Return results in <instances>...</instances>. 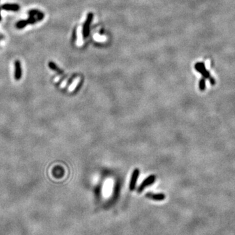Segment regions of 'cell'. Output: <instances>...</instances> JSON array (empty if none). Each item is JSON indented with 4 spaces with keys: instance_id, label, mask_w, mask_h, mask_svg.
<instances>
[{
    "instance_id": "1",
    "label": "cell",
    "mask_w": 235,
    "mask_h": 235,
    "mask_svg": "<svg viewBox=\"0 0 235 235\" xmlns=\"http://www.w3.org/2000/svg\"><path fill=\"white\" fill-rule=\"evenodd\" d=\"M195 68L197 71L200 73L202 75L203 78L205 79H208V80L209 79H210V77H211L210 73L206 69V67H205V65L204 63L197 62L195 65Z\"/></svg>"
},
{
    "instance_id": "2",
    "label": "cell",
    "mask_w": 235,
    "mask_h": 235,
    "mask_svg": "<svg viewBox=\"0 0 235 235\" xmlns=\"http://www.w3.org/2000/svg\"><path fill=\"white\" fill-rule=\"evenodd\" d=\"M156 177L155 175L149 176L144 180V181L142 182V184L139 186L138 188L137 189V192L138 193L142 192V191H144V189L146 188H147V187L151 186V185L154 184L155 181H156Z\"/></svg>"
},
{
    "instance_id": "3",
    "label": "cell",
    "mask_w": 235,
    "mask_h": 235,
    "mask_svg": "<svg viewBox=\"0 0 235 235\" xmlns=\"http://www.w3.org/2000/svg\"><path fill=\"white\" fill-rule=\"evenodd\" d=\"M139 174H140V171L138 169V168H135L133 170V173H132L131 180H130V183H129V189L130 191H133L134 190V189L136 188V182H137V180L139 176Z\"/></svg>"
},
{
    "instance_id": "4",
    "label": "cell",
    "mask_w": 235,
    "mask_h": 235,
    "mask_svg": "<svg viewBox=\"0 0 235 235\" xmlns=\"http://www.w3.org/2000/svg\"><path fill=\"white\" fill-rule=\"evenodd\" d=\"M92 18H93V15L92 14V13L88 14L87 19H86L85 23H84V24L83 35H84V38L87 37L89 35V33H90V31H90V26L91 22H92Z\"/></svg>"
},
{
    "instance_id": "5",
    "label": "cell",
    "mask_w": 235,
    "mask_h": 235,
    "mask_svg": "<svg viewBox=\"0 0 235 235\" xmlns=\"http://www.w3.org/2000/svg\"><path fill=\"white\" fill-rule=\"evenodd\" d=\"M146 197L153 200L156 201H162L165 200L166 196L163 193H147L146 194Z\"/></svg>"
},
{
    "instance_id": "6",
    "label": "cell",
    "mask_w": 235,
    "mask_h": 235,
    "mask_svg": "<svg viewBox=\"0 0 235 235\" xmlns=\"http://www.w3.org/2000/svg\"><path fill=\"white\" fill-rule=\"evenodd\" d=\"M22 75L21 63L19 60H16L15 62V79L16 81H19Z\"/></svg>"
},
{
    "instance_id": "7",
    "label": "cell",
    "mask_w": 235,
    "mask_h": 235,
    "mask_svg": "<svg viewBox=\"0 0 235 235\" xmlns=\"http://www.w3.org/2000/svg\"><path fill=\"white\" fill-rule=\"evenodd\" d=\"M1 9L5 11H18L20 9V6L18 5V4L7 3V4H4V5H2Z\"/></svg>"
},
{
    "instance_id": "8",
    "label": "cell",
    "mask_w": 235,
    "mask_h": 235,
    "mask_svg": "<svg viewBox=\"0 0 235 235\" xmlns=\"http://www.w3.org/2000/svg\"><path fill=\"white\" fill-rule=\"evenodd\" d=\"M29 24L27 20H20L16 24V26L18 29H22L24 28V27H26L27 25Z\"/></svg>"
},
{
    "instance_id": "9",
    "label": "cell",
    "mask_w": 235,
    "mask_h": 235,
    "mask_svg": "<svg viewBox=\"0 0 235 235\" xmlns=\"http://www.w3.org/2000/svg\"><path fill=\"white\" fill-rule=\"evenodd\" d=\"M49 66L50 69H51L53 70V71H55L58 72V73H60V74H62V73H61L62 71H61L60 69H59V67H58V66H57L54 62H52V61H50L49 63Z\"/></svg>"
},
{
    "instance_id": "10",
    "label": "cell",
    "mask_w": 235,
    "mask_h": 235,
    "mask_svg": "<svg viewBox=\"0 0 235 235\" xmlns=\"http://www.w3.org/2000/svg\"><path fill=\"white\" fill-rule=\"evenodd\" d=\"M198 86H199L200 91H202V92L204 91L205 89H206V79L204 78L200 79L199 83H198Z\"/></svg>"
},
{
    "instance_id": "11",
    "label": "cell",
    "mask_w": 235,
    "mask_h": 235,
    "mask_svg": "<svg viewBox=\"0 0 235 235\" xmlns=\"http://www.w3.org/2000/svg\"><path fill=\"white\" fill-rule=\"evenodd\" d=\"M209 81H210V83L212 86H214L216 84V80L212 77H210V79H209Z\"/></svg>"
},
{
    "instance_id": "12",
    "label": "cell",
    "mask_w": 235,
    "mask_h": 235,
    "mask_svg": "<svg viewBox=\"0 0 235 235\" xmlns=\"http://www.w3.org/2000/svg\"><path fill=\"white\" fill-rule=\"evenodd\" d=\"M1 20V13H0V21Z\"/></svg>"
}]
</instances>
